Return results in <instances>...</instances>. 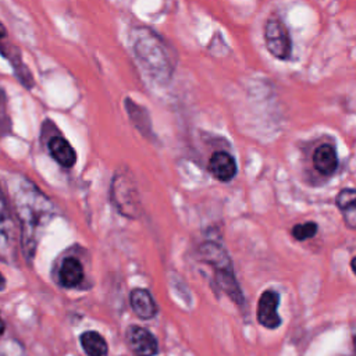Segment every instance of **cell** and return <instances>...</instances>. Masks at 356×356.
I'll use <instances>...</instances> for the list:
<instances>
[{
    "instance_id": "1",
    "label": "cell",
    "mask_w": 356,
    "mask_h": 356,
    "mask_svg": "<svg viewBox=\"0 0 356 356\" xmlns=\"http://www.w3.org/2000/svg\"><path fill=\"white\" fill-rule=\"evenodd\" d=\"M8 188L21 231V245L26 259L32 257L43 228L54 217L51 200L24 175H13Z\"/></svg>"
},
{
    "instance_id": "2",
    "label": "cell",
    "mask_w": 356,
    "mask_h": 356,
    "mask_svg": "<svg viewBox=\"0 0 356 356\" xmlns=\"http://www.w3.org/2000/svg\"><path fill=\"white\" fill-rule=\"evenodd\" d=\"M132 49L136 61L150 79L160 85L170 82L174 67L167 47L159 35L149 28L134 29Z\"/></svg>"
},
{
    "instance_id": "3",
    "label": "cell",
    "mask_w": 356,
    "mask_h": 356,
    "mask_svg": "<svg viewBox=\"0 0 356 356\" xmlns=\"http://www.w3.org/2000/svg\"><path fill=\"white\" fill-rule=\"evenodd\" d=\"M110 197L118 213L127 218H138L140 214L139 192L128 171H115L110 186Z\"/></svg>"
},
{
    "instance_id": "4",
    "label": "cell",
    "mask_w": 356,
    "mask_h": 356,
    "mask_svg": "<svg viewBox=\"0 0 356 356\" xmlns=\"http://www.w3.org/2000/svg\"><path fill=\"white\" fill-rule=\"evenodd\" d=\"M15 224L6 195L0 186V260L11 263L15 257Z\"/></svg>"
},
{
    "instance_id": "5",
    "label": "cell",
    "mask_w": 356,
    "mask_h": 356,
    "mask_svg": "<svg viewBox=\"0 0 356 356\" xmlns=\"http://www.w3.org/2000/svg\"><path fill=\"white\" fill-rule=\"evenodd\" d=\"M264 42L271 56L280 60L291 57V38L286 26L277 18H270L264 26Z\"/></svg>"
},
{
    "instance_id": "6",
    "label": "cell",
    "mask_w": 356,
    "mask_h": 356,
    "mask_svg": "<svg viewBox=\"0 0 356 356\" xmlns=\"http://www.w3.org/2000/svg\"><path fill=\"white\" fill-rule=\"evenodd\" d=\"M0 53L8 60L11 64L15 76L19 79V82L25 88H32L33 86V78L29 72V70L25 67L22 63V58L19 56L18 49H15L10 42H8V35L6 26L0 22Z\"/></svg>"
},
{
    "instance_id": "7",
    "label": "cell",
    "mask_w": 356,
    "mask_h": 356,
    "mask_svg": "<svg viewBox=\"0 0 356 356\" xmlns=\"http://www.w3.org/2000/svg\"><path fill=\"white\" fill-rule=\"evenodd\" d=\"M127 343L135 356H154L159 350L156 338L143 327L131 325L125 332Z\"/></svg>"
},
{
    "instance_id": "8",
    "label": "cell",
    "mask_w": 356,
    "mask_h": 356,
    "mask_svg": "<svg viewBox=\"0 0 356 356\" xmlns=\"http://www.w3.org/2000/svg\"><path fill=\"white\" fill-rule=\"evenodd\" d=\"M280 303V296L275 291L267 289L260 295L257 305V320L266 328H277L281 324V317L278 316L277 307Z\"/></svg>"
},
{
    "instance_id": "9",
    "label": "cell",
    "mask_w": 356,
    "mask_h": 356,
    "mask_svg": "<svg viewBox=\"0 0 356 356\" xmlns=\"http://www.w3.org/2000/svg\"><path fill=\"white\" fill-rule=\"evenodd\" d=\"M209 172L221 182H228L236 175V161L227 152H216L211 154L209 164Z\"/></svg>"
},
{
    "instance_id": "10",
    "label": "cell",
    "mask_w": 356,
    "mask_h": 356,
    "mask_svg": "<svg viewBox=\"0 0 356 356\" xmlns=\"http://www.w3.org/2000/svg\"><path fill=\"white\" fill-rule=\"evenodd\" d=\"M129 302H131V307H132L135 316L139 317L140 320L153 318L157 313V306L153 300V296L150 295V292L147 289H143V288L134 289L131 292Z\"/></svg>"
},
{
    "instance_id": "11",
    "label": "cell",
    "mask_w": 356,
    "mask_h": 356,
    "mask_svg": "<svg viewBox=\"0 0 356 356\" xmlns=\"http://www.w3.org/2000/svg\"><path fill=\"white\" fill-rule=\"evenodd\" d=\"M49 153L50 156L61 165L65 168H70L75 164L76 161V153L71 143L64 139L63 136H53L47 142Z\"/></svg>"
},
{
    "instance_id": "12",
    "label": "cell",
    "mask_w": 356,
    "mask_h": 356,
    "mask_svg": "<svg viewBox=\"0 0 356 356\" xmlns=\"http://www.w3.org/2000/svg\"><path fill=\"white\" fill-rule=\"evenodd\" d=\"M313 165L323 175H331L338 167V157L335 149L328 145H320L313 153Z\"/></svg>"
},
{
    "instance_id": "13",
    "label": "cell",
    "mask_w": 356,
    "mask_h": 356,
    "mask_svg": "<svg viewBox=\"0 0 356 356\" xmlns=\"http://www.w3.org/2000/svg\"><path fill=\"white\" fill-rule=\"evenodd\" d=\"M216 282L224 291L229 299L238 305L243 303V295L241 292V288L238 285V281L235 280V274L232 267L216 270Z\"/></svg>"
},
{
    "instance_id": "14",
    "label": "cell",
    "mask_w": 356,
    "mask_h": 356,
    "mask_svg": "<svg viewBox=\"0 0 356 356\" xmlns=\"http://www.w3.org/2000/svg\"><path fill=\"white\" fill-rule=\"evenodd\" d=\"M60 284L64 288H75L83 280V268L78 259L67 257L64 259L60 268Z\"/></svg>"
},
{
    "instance_id": "15",
    "label": "cell",
    "mask_w": 356,
    "mask_h": 356,
    "mask_svg": "<svg viewBox=\"0 0 356 356\" xmlns=\"http://www.w3.org/2000/svg\"><path fill=\"white\" fill-rule=\"evenodd\" d=\"M355 197L356 192L352 188H345L342 189L338 196H337V206L341 210L343 216L345 224L350 228L355 229L356 227V204H355Z\"/></svg>"
},
{
    "instance_id": "16",
    "label": "cell",
    "mask_w": 356,
    "mask_h": 356,
    "mask_svg": "<svg viewBox=\"0 0 356 356\" xmlns=\"http://www.w3.org/2000/svg\"><path fill=\"white\" fill-rule=\"evenodd\" d=\"M82 349L88 356H107L108 355V346L102 334L97 331H85L81 338Z\"/></svg>"
},
{
    "instance_id": "17",
    "label": "cell",
    "mask_w": 356,
    "mask_h": 356,
    "mask_svg": "<svg viewBox=\"0 0 356 356\" xmlns=\"http://www.w3.org/2000/svg\"><path fill=\"white\" fill-rule=\"evenodd\" d=\"M125 104H127V111H128L129 118H131V121L134 122V125H135L145 136L153 135V134H152V122H150V118H149L147 111H146L143 107H140L139 104L131 102L129 99H125Z\"/></svg>"
},
{
    "instance_id": "18",
    "label": "cell",
    "mask_w": 356,
    "mask_h": 356,
    "mask_svg": "<svg viewBox=\"0 0 356 356\" xmlns=\"http://www.w3.org/2000/svg\"><path fill=\"white\" fill-rule=\"evenodd\" d=\"M11 132V118L8 113L7 96L3 88L0 86V138Z\"/></svg>"
},
{
    "instance_id": "19",
    "label": "cell",
    "mask_w": 356,
    "mask_h": 356,
    "mask_svg": "<svg viewBox=\"0 0 356 356\" xmlns=\"http://www.w3.org/2000/svg\"><path fill=\"white\" fill-rule=\"evenodd\" d=\"M318 227L316 222L313 221H306L303 224H296L292 228V236L298 241H306L309 238H313L317 232Z\"/></svg>"
},
{
    "instance_id": "20",
    "label": "cell",
    "mask_w": 356,
    "mask_h": 356,
    "mask_svg": "<svg viewBox=\"0 0 356 356\" xmlns=\"http://www.w3.org/2000/svg\"><path fill=\"white\" fill-rule=\"evenodd\" d=\"M4 286H6V280H4V277H3L1 273H0V291L4 289Z\"/></svg>"
},
{
    "instance_id": "21",
    "label": "cell",
    "mask_w": 356,
    "mask_h": 356,
    "mask_svg": "<svg viewBox=\"0 0 356 356\" xmlns=\"http://www.w3.org/2000/svg\"><path fill=\"white\" fill-rule=\"evenodd\" d=\"M3 331H4V323H3V320H1V317H0V337H1Z\"/></svg>"
}]
</instances>
